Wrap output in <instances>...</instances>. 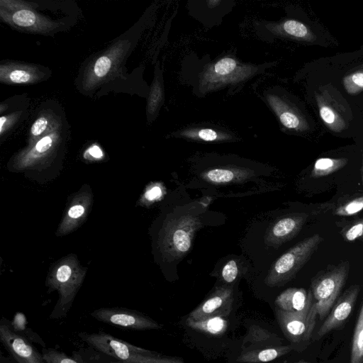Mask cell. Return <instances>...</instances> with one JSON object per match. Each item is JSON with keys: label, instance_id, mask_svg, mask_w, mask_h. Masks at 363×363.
I'll return each instance as SVG.
<instances>
[{"label": "cell", "instance_id": "6da1fadb", "mask_svg": "<svg viewBox=\"0 0 363 363\" xmlns=\"http://www.w3.org/2000/svg\"><path fill=\"white\" fill-rule=\"evenodd\" d=\"M349 271L350 263L344 261L328 265L311 279L312 308L320 319L331 310L347 279Z\"/></svg>", "mask_w": 363, "mask_h": 363}, {"label": "cell", "instance_id": "7a4b0ae2", "mask_svg": "<svg viewBox=\"0 0 363 363\" xmlns=\"http://www.w3.org/2000/svg\"><path fill=\"white\" fill-rule=\"evenodd\" d=\"M323 241V238L315 233L287 250L271 267L265 279L267 284L279 286L289 281L310 259Z\"/></svg>", "mask_w": 363, "mask_h": 363}, {"label": "cell", "instance_id": "3957f363", "mask_svg": "<svg viewBox=\"0 0 363 363\" xmlns=\"http://www.w3.org/2000/svg\"><path fill=\"white\" fill-rule=\"evenodd\" d=\"M319 116L332 132L347 130L353 119L352 108L339 90L332 84L322 85L314 93Z\"/></svg>", "mask_w": 363, "mask_h": 363}, {"label": "cell", "instance_id": "277c9868", "mask_svg": "<svg viewBox=\"0 0 363 363\" xmlns=\"http://www.w3.org/2000/svg\"><path fill=\"white\" fill-rule=\"evenodd\" d=\"M79 337L98 351L120 362H135L157 354L130 344L104 332L79 333Z\"/></svg>", "mask_w": 363, "mask_h": 363}, {"label": "cell", "instance_id": "5b68a950", "mask_svg": "<svg viewBox=\"0 0 363 363\" xmlns=\"http://www.w3.org/2000/svg\"><path fill=\"white\" fill-rule=\"evenodd\" d=\"M275 314L281 331L289 340L302 343L310 340L318 316L312 307L306 313H292L277 308Z\"/></svg>", "mask_w": 363, "mask_h": 363}, {"label": "cell", "instance_id": "8992f818", "mask_svg": "<svg viewBox=\"0 0 363 363\" xmlns=\"http://www.w3.org/2000/svg\"><path fill=\"white\" fill-rule=\"evenodd\" d=\"M0 340L16 363H46L43 354L29 340L3 320L0 325Z\"/></svg>", "mask_w": 363, "mask_h": 363}, {"label": "cell", "instance_id": "52a82bcc", "mask_svg": "<svg viewBox=\"0 0 363 363\" xmlns=\"http://www.w3.org/2000/svg\"><path fill=\"white\" fill-rule=\"evenodd\" d=\"M91 315L98 321L135 330L160 329L161 325L152 318L135 311L118 308H101Z\"/></svg>", "mask_w": 363, "mask_h": 363}, {"label": "cell", "instance_id": "ba28073f", "mask_svg": "<svg viewBox=\"0 0 363 363\" xmlns=\"http://www.w3.org/2000/svg\"><path fill=\"white\" fill-rule=\"evenodd\" d=\"M360 291V286L353 284L337 298L327 318L316 332L314 340L342 327L350 318Z\"/></svg>", "mask_w": 363, "mask_h": 363}, {"label": "cell", "instance_id": "9c48e42d", "mask_svg": "<svg viewBox=\"0 0 363 363\" xmlns=\"http://www.w3.org/2000/svg\"><path fill=\"white\" fill-rule=\"evenodd\" d=\"M200 226L199 218L192 213H181L176 217L169 233V247L176 257L190 250L194 235Z\"/></svg>", "mask_w": 363, "mask_h": 363}, {"label": "cell", "instance_id": "30bf717a", "mask_svg": "<svg viewBox=\"0 0 363 363\" xmlns=\"http://www.w3.org/2000/svg\"><path fill=\"white\" fill-rule=\"evenodd\" d=\"M233 302V288L227 286H219L189 313L188 318L198 320L218 315L227 317L232 310Z\"/></svg>", "mask_w": 363, "mask_h": 363}, {"label": "cell", "instance_id": "8fae6325", "mask_svg": "<svg viewBox=\"0 0 363 363\" xmlns=\"http://www.w3.org/2000/svg\"><path fill=\"white\" fill-rule=\"evenodd\" d=\"M309 216L306 213H295L277 220L267 230L266 241L273 245H279L294 237L302 229Z\"/></svg>", "mask_w": 363, "mask_h": 363}, {"label": "cell", "instance_id": "7c38bea8", "mask_svg": "<svg viewBox=\"0 0 363 363\" xmlns=\"http://www.w3.org/2000/svg\"><path fill=\"white\" fill-rule=\"evenodd\" d=\"M267 100L284 128L296 132H304L309 129L305 116L284 99L274 94H269Z\"/></svg>", "mask_w": 363, "mask_h": 363}, {"label": "cell", "instance_id": "4fadbf2b", "mask_svg": "<svg viewBox=\"0 0 363 363\" xmlns=\"http://www.w3.org/2000/svg\"><path fill=\"white\" fill-rule=\"evenodd\" d=\"M277 309L292 313H306L311 309V292L303 288H289L281 293L275 300Z\"/></svg>", "mask_w": 363, "mask_h": 363}, {"label": "cell", "instance_id": "5bb4252c", "mask_svg": "<svg viewBox=\"0 0 363 363\" xmlns=\"http://www.w3.org/2000/svg\"><path fill=\"white\" fill-rule=\"evenodd\" d=\"M252 171L234 167H220L209 169L201 174V178L213 184H227L251 178Z\"/></svg>", "mask_w": 363, "mask_h": 363}, {"label": "cell", "instance_id": "9a60e30c", "mask_svg": "<svg viewBox=\"0 0 363 363\" xmlns=\"http://www.w3.org/2000/svg\"><path fill=\"white\" fill-rule=\"evenodd\" d=\"M289 345H278L262 349H254L244 352L237 358L240 363L268 362L289 353L291 350Z\"/></svg>", "mask_w": 363, "mask_h": 363}, {"label": "cell", "instance_id": "2e32d148", "mask_svg": "<svg viewBox=\"0 0 363 363\" xmlns=\"http://www.w3.org/2000/svg\"><path fill=\"white\" fill-rule=\"evenodd\" d=\"M278 33L291 39L313 43L315 40V33L303 23L294 19H288L277 27Z\"/></svg>", "mask_w": 363, "mask_h": 363}, {"label": "cell", "instance_id": "e0dca14e", "mask_svg": "<svg viewBox=\"0 0 363 363\" xmlns=\"http://www.w3.org/2000/svg\"><path fill=\"white\" fill-rule=\"evenodd\" d=\"M226 317L211 316L202 319L188 318L186 324L191 328L211 335L218 336L224 334L228 328Z\"/></svg>", "mask_w": 363, "mask_h": 363}, {"label": "cell", "instance_id": "ac0fdd59", "mask_svg": "<svg viewBox=\"0 0 363 363\" xmlns=\"http://www.w3.org/2000/svg\"><path fill=\"white\" fill-rule=\"evenodd\" d=\"M363 210V194H355L340 197L333 208V214L352 216Z\"/></svg>", "mask_w": 363, "mask_h": 363}, {"label": "cell", "instance_id": "d6986e66", "mask_svg": "<svg viewBox=\"0 0 363 363\" xmlns=\"http://www.w3.org/2000/svg\"><path fill=\"white\" fill-rule=\"evenodd\" d=\"M335 225L339 233L345 242H360L363 245V217L352 220H338Z\"/></svg>", "mask_w": 363, "mask_h": 363}, {"label": "cell", "instance_id": "ffe728a7", "mask_svg": "<svg viewBox=\"0 0 363 363\" xmlns=\"http://www.w3.org/2000/svg\"><path fill=\"white\" fill-rule=\"evenodd\" d=\"M347 162L348 160L345 157L319 158L313 164V167L311 171V177L313 178H320L328 176L343 168Z\"/></svg>", "mask_w": 363, "mask_h": 363}, {"label": "cell", "instance_id": "44dd1931", "mask_svg": "<svg viewBox=\"0 0 363 363\" xmlns=\"http://www.w3.org/2000/svg\"><path fill=\"white\" fill-rule=\"evenodd\" d=\"M180 135L204 142H218L228 140L230 135L211 128H196L184 130Z\"/></svg>", "mask_w": 363, "mask_h": 363}, {"label": "cell", "instance_id": "7402d4cb", "mask_svg": "<svg viewBox=\"0 0 363 363\" xmlns=\"http://www.w3.org/2000/svg\"><path fill=\"white\" fill-rule=\"evenodd\" d=\"M350 363H363V303L352 339Z\"/></svg>", "mask_w": 363, "mask_h": 363}, {"label": "cell", "instance_id": "603a6c76", "mask_svg": "<svg viewBox=\"0 0 363 363\" xmlns=\"http://www.w3.org/2000/svg\"><path fill=\"white\" fill-rule=\"evenodd\" d=\"M274 334L267 330L257 325H252L243 339L242 348L247 349L252 346L269 342L271 340H274Z\"/></svg>", "mask_w": 363, "mask_h": 363}, {"label": "cell", "instance_id": "cb8c5ba5", "mask_svg": "<svg viewBox=\"0 0 363 363\" xmlns=\"http://www.w3.org/2000/svg\"><path fill=\"white\" fill-rule=\"evenodd\" d=\"M342 84L350 95H357L363 91V67L345 76Z\"/></svg>", "mask_w": 363, "mask_h": 363}, {"label": "cell", "instance_id": "d4e9b609", "mask_svg": "<svg viewBox=\"0 0 363 363\" xmlns=\"http://www.w3.org/2000/svg\"><path fill=\"white\" fill-rule=\"evenodd\" d=\"M238 62L234 58L225 57L218 60L212 68V73L216 77H225L233 73L238 67Z\"/></svg>", "mask_w": 363, "mask_h": 363}, {"label": "cell", "instance_id": "484cf974", "mask_svg": "<svg viewBox=\"0 0 363 363\" xmlns=\"http://www.w3.org/2000/svg\"><path fill=\"white\" fill-rule=\"evenodd\" d=\"M42 354L46 363H78L65 353L53 348L43 349Z\"/></svg>", "mask_w": 363, "mask_h": 363}, {"label": "cell", "instance_id": "4316f807", "mask_svg": "<svg viewBox=\"0 0 363 363\" xmlns=\"http://www.w3.org/2000/svg\"><path fill=\"white\" fill-rule=\"evenodd\" d=\"M12 20L17 26L28 27L35 23V16L31 11L20 10L13 15Z\"/></svg>", "mask_w": 363, "mask_h": 363}, {"label": "cell", "instance_id": "83f0119b", "mask_svg": "<svg viewBox=\"0 0 363 363\" xmlns=\"http://www.w3.org/2000/svg\"><path fill=\"white\" fill-rule=\"evenodd\" d=\"M238 274V268L235 260L228 261L223 267L221 275L227 283H231L235 280Z\"/></svg>", "mask_w": 363, "mask_h": 363}, {"label": "cell", "instance_id": "f1b7e54d", "mask_svg": "<svg viewBox=\"0 0 363 363\" xmlns=\"http://www.w3.org/2000/svg\"><path fill=\"white\" fill-rule=\"evenodd\" d=\"M111 61L109 57L102 56L97 59L94 65V73L99 77L105 76L109 71Z\"/></svg>", "mask_w": 363, "mask_h": 363}, {"label": "cell", "instance_id": "f546056e", "mask_svg": "<svg viewBox=\"0 0 363 363\" xmlns=\"http://www.w3.org/2000/svg\"><path fill=\"white\" fill-rule=\"evenodd\" d=\"M111 363H184L180 359L175 358L162 357L158 355L148 357L145 359L135 362H114Z\"/></svg>", "mask_w": 363, "mask_h": 363}, {"label": "cell", "instance_id": "4dcf8cb0", "mask_svg": "<svg viewBox=\"0 0 363 363\" xmlns=\"http://www.w3.org/2000/svg\"><path fill=\"white\" fill-rule=\"evenodd\" d=\"M11 82L14 83H25L30 79L29 73L24 70L16 69L11 72L9 74Z\"/></svg>", "mask_w": 363, "mask_h": 363}, {"label": "cell", "instance_id": "1f68e13d", "mask_svg": "<svg viewBox=\"0 0 363 363\" xmlns=\"http://www.w3.org/2000/svg\"><path fill=\"white\" fill-rule=\"evenodd\" d=\"M48 121L45 118H40L37 119L31 127V133L34 136L40 135L46 128Z\"/></svg>", "mask_w": 363, "mask_h": 363}, {"label": "cell", "instance_id": "d6a6232c", "mask_svg": "<svg viewBox=\"0 0 363 363\" xmlns=\"http://www.w3.org/2000/svg\"><path fill=\"white\" fill-rule=\"evenodd\" d=\"M72 274L71 269L67 265L61 266L56 274V279L60 283L67 282Z\"/></svg>", "mask_w": 363, "mask_h": 363}, {"label": "cell", "instance_id": "836d02e7", "mask_svg": "<svg viewBox=\"0 0 363 363\" xmlns=\"http://www.w3.org/2000/svg\"><path fill=\"white\" fill-rule=\"evenodd\" d=\"M52 140L50 136H45L40 139L35 145V150L38 152L47 151L52 145Z\"/></svg>", "mask_w": 363, "mask_h": 363}, {"label": "cell", "instance_id": "e575fe53", "mask_svg": "<svg viewBox=\"0 0 363 363\" xmlns=\"http://www.w3.org/2000/svg\"><path fill=\"white\" fill-rule=\"evenodd\" d=\"M162 196V189L159 186H152L145 194V197L148 201H154Z\"/></svg>", "mask_w": 363, "mask_h": 363}, {"label": "cell", "instance_id": "d590c367", "mask_svg": "<svg viewBox=\"0 0 363 363\" xmlns=\"http://www.w3.org/2000/svg\"><path fill=\"white\" fill-rule=\"evenodd\" d=\"M84 212V208L82 206L76 205L70 208L68 211V215L72 218H77L80 217Z\"/></svg>", "mask_w": 363, "mask_h": 363}, {"label": "cell", "instance_id": "8d00e7d4", "mask_svg": "<svg viewBox=\"0 0 363 363\" xmlns=\"http://www.w3.org/2000/svg\"><path fill=\"white\" fill-rule=\"evenodd\" d=\"M89 154L95 158H101L103 153L98 146H93L89 149Z\"/></svg>", "mask_w": 363, "mask_h": 363}, {"label": "cell", "instance_id": "74e56055", "mask_svg": "<svg viewBox=\"0 0 363 363\" xmlns=\"http://www.w3.org/2000/svg\"><path fill=\"white\" fill-rule=\"evenodd\" d=\"M6 121V118L4 116H1V118H0V125H1V128H0V130H1V133H2V130H3V125H4V122Z\"/></svg>", "mask_w": 363, "mask_h": 363}, {"label": "cell", "instance_id": "f35d334b", "mask_svg": "<svg viewBox=\"0 0 363 363\" xmlns=\"http://www.w3.org/2000/svg\"><path fill=\"white\" fill-rule=\"evenodd\" d=\"M361 174H362V184H363V152H362V157Z\"/></svg>", "mask_w": 363, "mask_h": 363}, {"label": "cell", "instance_id": "ab89813d", "mask_svg": "<svg viewBox=\"0 0 363 363\" xmlns=\"http://www.w3.org/2000/svg\"><path fill=\"white\" fill-rule=\"evenodd\" d=\"M295 363H311V362H306V361H298V362H296Z\"/></svg>", "mask_w": 363, "mask_h": 363}, {"label": "cell", "instance_id": "60d3db41", "mask_svg": "<svg viewBox=\"0 0 363 363\" xmlns=\"http://www.w3.org/2000/svg\"><path fill=\"white\" fill-rule=\"evenodd\" d=\"M362 67H363V64H362L361 65H359V66L358 67V68H362Z\"/></svg>", "mask_w": 363, "mask_h": 363}]
</instances>
